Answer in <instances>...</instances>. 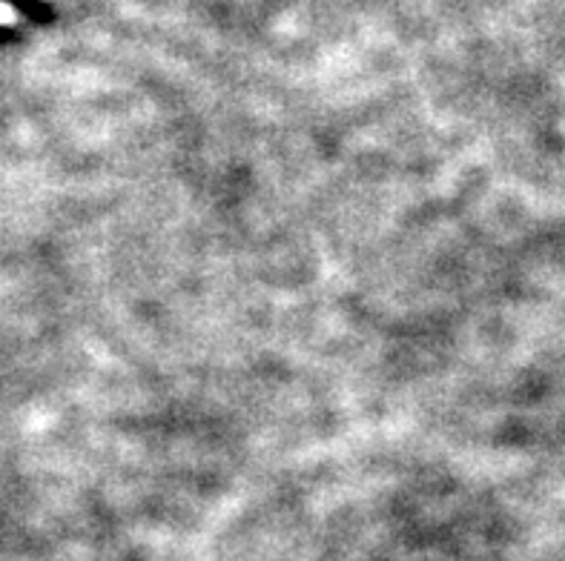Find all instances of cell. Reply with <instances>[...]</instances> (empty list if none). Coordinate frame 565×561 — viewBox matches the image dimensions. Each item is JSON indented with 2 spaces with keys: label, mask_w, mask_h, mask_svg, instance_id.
I'll list each match as a JSON object with an SVG mask.
<instances>
[{
  "label": "cell",
  "mask_w": 565,
  "mask_h": 561,
  "mask_svg": "<svg viewBox=\"0 0 565 561\" xmlns=\"http://www.w3.org/2000/svg\"><path fill=\"white\" fill-rule=\"evenodd\" d=\"M14 37V32L12 29H7V26H0V43H7V41H12Z\"/></svg>",
  "instance_id": "2"
},
{
  "label": "cell",
  "mask_w": 565,
  "mask_h": 561,
  "mask_svg": "<svg viewBox=\"0 0 565 561\" xmlns=\"http://www.w3.org/2000/svg\"><path fill=\"white\" fill-rule=\"evenodd\" d=\"M3 3H12L18 12L26 14V18H32V21H50L52 18L50 7H43L41 0H3Z\"/></svg>",
  "instance_id": "1"
}]
</instances>
